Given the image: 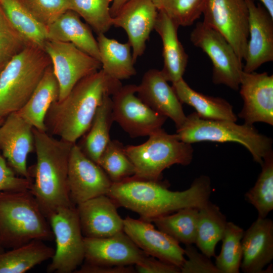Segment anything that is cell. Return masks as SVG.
Masks as SVG:
<instances>
[{"label":"cell","mask_w":273,"mask_h":273,"mask_svg":"<svg viewBox=\"0 0 273 273\" xmlns=\"http://www.w3.org/2000/svg\"><path fill=\"white\" fill-rule=\"evenodd\" d=\"M48 219L55 239L56 248L47 272H74L84 260V237L76 207L60 208Z\"/></svg>","instance_id":"8"},{"label":"cell","mask_w":273,"mask_h":273,"mask_svg":"<svg viewBox=\"0 0 273 273\" xmlns=\"http://www.w3.org/2000/svg\"><path fill=\"white\" fill-rule=\"evenodd\" d=\"M32 184L31 179L17 176L0 154V192L30 190Z\"/></svg>","instance_id":"41"},{"label":"cell","mask_w":273,"mask_h":273,"mask_svg":"<svg viewBox=\"0 0 273 273\" xmlns=\"http://www.w3.org/2000/svg\"><path fill=\"white\" fill-rule=\"evenodd\" d=\"M29 45L32 44L13 27L0 7V72Z\"/></svg>","instance_id":"38"},{"label":"cell","mask_w":273,"mask_h":273,"mask_svg":"<svg viewBox=\"0 0 273 273\" xmlns=\"http://www.w3.org/2000/svg\"><path fill=\"white\" fill-rule=\"evenodd\" d=\"M240 268L245 273H261L273 259V221L258 217L244 232Z\"/></svg>","instance_id":"22"},{"label":"cell","mask_w":273,"mask_h":273,"mask_svg":"<svg viewBox=\"0 0 273 273\" xmlns=\"http://www.w3.org/2000/svg\"><path fill=\"white\" fill-rule=\"evenodd\" d=\"M84 260L103 265H135L147 255L123 232L100 238L84 237Z\"/></svg>","instance_id":"19"},{"label":"cell","mask_w":273,"mask_h":273,"mask_svg":"<svg viewBox=\"0 0 273 273\" xmlns=\"http://www.w3.org/2000/svg\"><path fill=\"white\" fill-rule=\"evenodd\" d=\"M68 183L70 199L74 205H77L107 195L112 182L102 167L75 143L70 154Z\"/></svg>","instance_id":"13"},{"label":"cell","mask_w":273,"mask_h":273,"mask_svg":"<svg viewBox=\"0 0 273 273\" xmlns=\"http://www.w3.org/2000/svg\"><path fill=\"white\" fill-rule=\"evenodd\" d=\"M2 252V249H1V246H0V253Z\"/></svg>","instance_id":"47"},{"label":"cell","mask_w":273,"mask_h":273,"mask_svg":"<svg viewBox=\"0 0 273 273\" xmlns=\"http://www.w3.org/2000/svg\"><path fill=\"white\" fill-rule=\"evenodd\" d=\"M43 50L51 59L59 84L58 100L64 98L81 79L102 68L100 61L71 43L48 40Z\"/></svg>","instance_id":"12"},{"label":"cell","mask_w":273,"mask_h":273,"mask_svg":"<svg viewBox=\"0 0 273 273\" xmlns=\"http://www.w3.org/2000/svg\"><path fill=\"white\" fill-rule=\"evenodd\" d=\"M149 136L143 144L124 146L135 169L131 177L160 180L165 169L174 164L187 166L191 163L193 148L191 144L180 140L176 133L169 134L161 128Z\"/></svg>","instance_id":"7"},{"label":"cell","mask_w":273,"mask_h":273,"mask_svg":"<svg viewBox=\"0 0 273 273\" xmlns=\"http://www.w3.org/2000/svg\"><path fill=\"white\" fill-rule=\"evenodd\" d=\"M261 166V171L245 198L256 209L258 217L265 218L273 209L272 151L265 156Z\"/></svg>","instance_id":"33"},{"label":"cell","mask_w":273,"mask_h":273,"mask_svg":"<svg viewBox=\"0 0 273 273\" xmlns=\"http://www.w3.org/2000/svg\"><path fill=\"white\" fill-rule=\"evenodd\" d=\"M158 11L164 13L179 26L193 24L202 15L205 0H152Z\"/></svg>","instance_id":"37"},{"label":"cell","mask_w":273,"mask_h":273,"mask_svg":"<svg viewBox=\"0 0 273 273\" xmlns=\"http://www.w3.org/2000/svg\"><path fill=\"white\" fill-rule=\"evenodd\" d=\"M100 55L101 69L109 76L118 80L127 79L136 74L131 46L121 43L101 33L97 38Z\"/></svg>","instance_id":"27"},{"label":"cell","mask_w":273,"mask_h":273,"mask_svg":"<svg viewBox=\"0 0 273 273\" xmlns=\"http://www.w3.org/2000/svg\"><path fill=\"white\" fill-rule=\"evenodd\" d=\"M32 15L47 27L68 10H72L70 0H22Z\"/></svg>","instance_id":"39"},{"label":"cell","mask_w":273,"mask_h":273,"mask_svg":"<svg viewBox=\"0 0 273 273\" xmlns=\"http://www.w3.org/2000/svg\"><path fill=\"white\" fill-rule=\"evenodd\" d=\"M113 0H70L72 10L81 17L97 34L112 26L110 4Z\"/></svg>","instance_id":"36"},{"label":"cell","mask_w":273,"mask_h":273,"mask_svg":"<svg viewBox=\"0 0 273 273\" xmlns=\"http://www.w3.org/2000/svg\"><path fill=\"white\" fill-rule=\"evenodd\" d=\"M184 252L188 259L180 267V272L220 273L210 258L198 252L193 244L186 245Z\"/></svg>","instance_id":"40"},{"label":"cell","mask_w":273,"mask_h":273,"mask_svg":"<svg viewBox=\"0 0 273 273\" xmlns=\"http://www.w3.org/2000/svg\"><path fill=\"white\" fill-rule=\"evenodd\" d=\"M158 13L152 0H128L112 18V26L122 28L127 33L134 63L145 51Z\"/></svg>","instance_id":"16"},{"label":"cell","mask_w":273,"mask_h":273,"mask_svg":"<svg viewBox=\"0 0 273 273\" xmlns=\"http://www.w3.org/2000/svg\"><path fill=\"white\" fill-rule=\"evenodd\" d=\"M51 65L45 51L33 45L11 60L0 72V119L25 105Z\"/></svg>","instance_id":"5"},{"label":"cell","mask_w":273,"mask_h":273,"mask_svg":"<svg viewBox=\"0 0 273 273\" xmlns=\"http://www.w3.org/2000/svg\"><path fill=\"white\" fill-rule=\"evenodd\" d=\"M47 219L29 190L0 192V244L14 248L34 240H52Z\"/></svg>","instance_id":"4"},{"label":"cell","mask_w":273,"mask_h":273,"mask_svg":"<svg viewBox=\"0 0 273 273\" xmlns=\"http://www.w3.org/2000/svg\"><path fill=\"white\" fill-rule=\"evenodd\" d=\"M3 120H4V119H0V126L2 124V123L3 121Z\"/></svg>","instance_id":"46"},{"label":"cell","mask_w":273,"mask_h":273,"mask_svg":"<svg viewBox=\"0 0 273 273\" xmlns=\"http://www.w3.org/2000/svg\"><path fill=\"white\" fill-rule=\"evenodd\" d=\"M36 162L29 190L47 219L57 209L73 206L69 195L68 172L74 144L33 128ZM75 144V143H74Z\"/></svg>","instance_id":"3"},{"label":"cell","mask_w":273,"mask_h":273,"mask_svg":"<svg viewBox=\"0 0 273 273\" xmlns=\"http://www.w3.org/2000/svg\"><path fill=\"white\" fill-rule=\"evenodd\" d=\"M190 40L211 61L213 82L238 90L243 64L228 40L203 21L198 22L195 25L190 34Z\"/></svg>","instance_id":"9"},{"label":"cell","mask_w":273,"mask_h":273,"mask_svg":"<svg viewBox=\"0 0 273 273\" xmlns=\"http://www.w3.org/2000/svg\"><path fill=\"white\" fill-rule=\"evenodd\" d=\"M123 232L147 255L180 269L184 264V249L170 236L156 229L151 222L128 216L124 219Z\"/></svg>","instance_id":"15"},{"label":"cell","mask_w":273,"mask_h":273,"mask_svg":"<svg viewBox=\"0 0 273 273\" xmlns=\"http://www.w3.org/2000/svg\"><path fill=\"white\" fill-rule=\"evenodd\" d=\"M113 122L111 97L107 96L98 108L81 145H78L83 152L98 164L111 140L110 130Z\"/></svg>","instance_id":"31"},{"label":"cell","mask_w":273,"mask_h":273,"mask_svg":"<svg viewBox=\"0 0 273 273\" xmlns=\"http://www.w3.org/2000/svg\"><path fill=\"white\" fill-rule=\"evenodd\" d=\"M122 86L102 69L84 77L64 98L52 104L45 117L46 131L75 143L89 129L105 98L112 96Z\"/></svg>","instance_id":"2"},{"label":"cell","mask_w":273,"mask_h":273,"mask_svg":"<svg viewBox=\"0 0 273 273\" xmlns=\"http://www.w3.org/2000/svg\"><path fill=\"white\" fill-rule=\"evenodd\" d=\"M262 5L265 8L269 13L272 18H273V0H258Z\"/></svg>","instance_id":"45"},{"label":"cell","mask_w":273,"mask_h":273,"mask_svg":"<svg viewBox=\"0 0 273 273\" xmlns=\"http://www.w3.org/2000/svg\"><path fill=\"white\" fill-rule=\"evenodd\" d=\"M136 93L138 97L154 111L170 118L176 129L184 124L187 116L182 103L161 70L153 69L147 71L137 86Z\"/></svg>","instance_id":"21"},{"label":"cell","mask_w":273,"mask_h":273,"mask_svg":"<svg viewBox=\"0 0 273 273\" xmlns=\"http://www.w3.org/2000/svg\"><path fill=\"white\" fill-rule=\"evenodd\" d=\"M239 88L243 106L239 117L248 124L263 122L272 125L273 75L243 71Z\"/></svg>","instance_id":"14"},{"label":"cell","mask_w":273,"mask_h":273,"mask_svg":"<svg viewBox=\"0 0 273 273\" xmlns=\"http://www.w3.org/2000/svg\"><path fill=\"white\" fill-rule=\"evenodd\" d=\"M0 126V149L13 170L20 176L31 179L27 161L34 150L33 127L18 114H10Z\"/></svg>","instance_id":"18"},{"label":"cell","mask_w":273,"mask_h":273,"mask_svg":"<svg viewBox=\"0 0 273 273\" xmlns=\"http://www.w3.org/2000/svg\"><path fill=\"white\" fill-rule=\"evenodd\" d=\"M179 27L164 13L158 11L154 29L162 42L164 63L161 71L172 83L183 78L188 62V56L178 38Z\"/></svg>","instance_id":"23"},{"label":"cell","mask_w":273,"mask_h":273,"mask_svg":"<svg viewBox=\"0 0 273 273\" xmlns=\"http://www.w3.org/2000/svg\"><path fill=\"white\" fill-rule=\"evenodd\" d=\"M172 84L180 102L193 107L200 117L205 119L236 122L237 116L233 111V106L225 99L206 95L195 90L183 78Z\"/></svg>","instance_id":"26"},{"label":"cell","mask_w":273,"mask_h":273,"mask_svg":"<svg viewBox=\"0 0 273 273\" xmlns=\"http://www.w3.org/2000/svg\"><path fill=\"white\" fill-rule=\"evenodd\" d=\"M245 1L249 12V37L243 71L252 72L273 60V18L260 3Z\"/></svg>","instance_id":"17"},{"label":"cell","mask_w":273,"mask_h":273,"mask_svg":"<svg viewBox=\"0 0 273 273\" xmlns=\"http://www.w3.org/2000/svg\"><path fill=\"white\" fill-rule=\"evenodd\" d=\"M203 22L220 33L241 61L249 37V12L245 0H205Z\"/></svg>","instance_id":"10"},{"label":"cell","mask_w":273,"mask_h":273,"mask_svg":"<svg viewBox=\"0 0 273 273\" xmlns=\"http://www.w3.org/2000/svg\"><path fill=\"white\" fill-rule=\"evenodd\" d=\"M167 182L130 177L112 183L107 195L117 206L137 213L150 221L159 216L171 214L187 207L199 209L209 201L212 192L211 180L206 175L194 179L190 187L183 191L168 189Z\"/></svg>","instance_id":"1"},{"label":"cell","mask_w":273,"mask_h":273,"mask_svg":"<svg viewBox=\"0 0 273 273\" xmlns=\"http://www.w3.org/2000/svg\"><path fill=\"white\" fill-rule=\"evenodd\" d=\"M98 164L112 183L123 181L135 173L134 167L124 151V146L118 140H110Z\"/></svg>","instance_id":"35"},{"label":"cell","mask_w":273,"mask_h":273,"mask_svg":"<svg viewBox=\"0 0 273 273\" xmlns=\"http://www.w3.org/2000/svg\"><path fill=\"white\" fill-rule=\"evenodd\" d=\"M0 7L13 27L31 44L43 49L47 27L38 22L22 0H0Z\"/></svg>","instance_id":"30"},{"label":"cell","mask_w":273,"mask_h":273,"mask_svg":"<svg viewBox=\"0 0 273 273\" xmlns=\"http://www.w3.org/2000/svg\"><path fill=\"white\" fill-rule=\"evenodd\" d=\"M218 206L209 201L199 209L195 244L208 257L215 256V247L223 236L227 223Z\"/></svg>","instance_id":"29"},{"label":"cell","mask_w":273,"mask_h":273,"mask_svg":"<svg viewBox=\"0 0 273 273\" xmlns=\"http://www.w3.org/2000/svg\"><path fill=\"white\" fill-rule=\"evenodd\" d=\"M48 40L69 42L100 61L97 39L74 11L68 10L47 27Z\"/></svg>","instance_id":"24"},{"label":"cell","mask_w":273,"mask_h":273,"mask_svg":"<svg viewBox=\"0 0 273 273\" xmlns=\"http://www.w3.org/2000/svg\"><path fill=\"white\" fill-rule=\"evenodd\" d=\"M176 133L180 140L191 144L201 142L239 143L245 147L254 161L260 165L265 156L272 151L271 138L260 133L253 125L205 119L195 112L187 116Z\"/></svg>","instance_id":"6"},{"label":"cell","mask_w":273,"mask_h":273,"mask_svg":"<svg viewBox=\"0 0 273 273\" xmlns=\"http://www.w3.org/2000/svg\"><path fill=\"white\" fill-rule=\"evenodd\" d=\"M59 86L52 66L46 71L33 94L17 112L36 129L46 131L44 120L52 104L59 99Z\"/></svg>","instance_id":"25"},{"label":"cell","mask_w":273,"mask_h":273,"mask_svg":"<svg viewBox=\"0 0 273 273\" xmlns=\"http://www.w3.org/2000/svg\"><path fill=\"white\" fill-rule=\"evenodd\" d=\"M199 209L187 207L153 219L158 230L167 234L179 243L195 244Z\"/></svg>","instance_id":"32"},{"label":"cell","mask_w":273,"mask_h":273,"mask_svg":"<svg viewBox=\"0 0 273 273\" xmlns=\"http://www.w3.org/2000/svg\"><path fill=\"white\" fill-rule=\"evenodd\" d=\"M82 235L100 238L123 231L124 219L117 205L107 195H100L76 205Z\"/></svg>","instance_id":"20"},{"label":"cell","mask_w":273,"mask_h":273,"mask_svg":"<svg viewBox=\"0 0 273 273\" xmlns=\"http://www.w3.org/2000/svg\"><path fill=\"white\" fill-rule=\"evenodd\" d=\"M55 250L43 241L34 240L0 253V273H24L52 259Z\"/></svg>","instance_id":"28"},{"label":"cell","mask_w":273,"mask_h":273,"mask_svg":"<svg viewBox=\"0 0 273 273\" xmlns=\"http://www.w3.org/2000/svg\"><path fill=\"white\" fill-rule=\"evenodd\" d=\"M134 267L135 272L139 273L180 272V269L178 266L149 255L134 265Z\"/></svg>","instance_id":"42"},{"label":"cell","mask_w":273,"mask_h":273,"mask_svg":"<svg viewBox=\"0 0 273 273\" xmlns=\"http://www.w3.org/2000/svg\"><path fill=\"white\" fill-rule=\"evenodd\" d=\"M135 84L122 86L111 97L114 121L131 138L149 136L162 128L167 119L135 95Z\"/></svg>","instance_id":"11"},{"label":"cell","mask_w":273,"mask_h":273,"mask_svg":"<svg viewBox=\"0 0 273 273\" xmlns=\"http://www.w3.org/2000/svg\"><path fill=\"white\" fill-rule=\"evenodd\" d=\"M77 273H134L136 272L132 265H103L85 262L81 267L75 270Z\"/></svg>","instance_id":"43"},{"label":"cell","mask_w":273,"mask_h":273,"mask_svg":"<svg viewBox=\"0 0 273 273\" xmlns=\"http://www.w3.org/2000/svg\"><path fill=\"white\" fill-rule=\"evenodd\" d=\"M128 0H113L112 4L110 6V13L111 16L115 17L122 7L126 3Z\"/></svg>","instance_id":"44"},{"label":"cell","mask_w":273,"mask_h":273,"mask_svg":"<svg viewBox=\"0 0 273 273\" xmlns=\"http://www.w3.org/2000/svg\"><path fill=\"white\" fill-rule=\"evenodd\" d=\"M244 231L233 222H227L221 239L220 252L215 265L220 273H238L242 259L241 240Z\"/></svg>","instance_id":"34"}]
</instances>
